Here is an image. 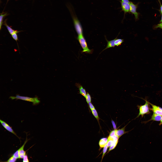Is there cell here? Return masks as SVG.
<instances>
[{"mask_svg":"<svg viewBox=\"0 0 162 162\" xmlns=\"http://www.w3.org/2000/svg\"><path fill=\"white\" fill-rule=\"evenodd\" d=\"M22 70L24 75L26 78L31 81L34 85L37 102L38 106H39L38 97L35 87L34 85V82L37 80V79L35 75V71L34 68V67L32 66H28L23 69Z\"/></svg>","mask_w":162,"mask_h":162,"instance_id":"cell-4","label":"cell"},{"mask_svg":"<svg viewBox=\"0 0 162 162\" xmlns=\"http://www.w3.org/2000/svg\"><path fill=\"white\" fill-rule=\"evenodd\" d=\"M15 28L13 26H7L5 25L2 27L0 32V58L2 59L5 47V42L7 34L14 31Z\"/></svg>","mask_w":162,"mask_h":162,"instance_id":"cell-3","label":"cell"},{"mask_svg":"<svg viewBox=\"0 0 162 162\" xmlns=\"http://www.w3.org/2000/svg\"><path fill=\"white\" fill-rule=\"evenodd\" d=\"M154 78L162 92V70L156 71Z\"/></svg>","mask_w":162,"mask_h":162,"instance_id":"cell-5","label":"cell"},{"mask_svg":"<svg viewBox=\"0 0 162 162\" xmlns=\"http://www.w3.org/2000/svg\"><path fill=\"white\" fill-rule=\"evenodd\" d=\"M148 48L151 60L156 71L162 70V49L158 41L152 35L147 36Z\"/></svg>","mask_w":162,"mask_h":162,"instance_id":"cell-1","label":"cell"},{"mask_svg":"<svg viewBox=\"0 0 162 162\" xmlns=\"http://www.w3.org/2000/svg\"><path fill=\"white\" fill-rule=\"evenodd\" d=\"M12 40L8 43V50L11 52L20 68L22 70L29 66H35L43 62H35L26 59L21 54L18 52L13 47Z\"/></svg>","mask_w":162,"mask_h":162,"instance_id":"cell-2","label":"cell"}]
</instances>
